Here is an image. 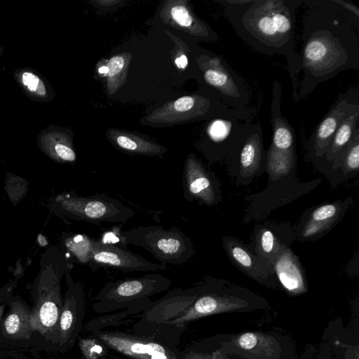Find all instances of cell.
Segmentation results:
<instances>
[{"mask_svg": "<svg viewBox=\"0 0 359 359\" xmlns=\"http://www.w3.org/2000/svg\"><path fill=\"white\" fill-rule=\"evenodd\" d=\"M302 48L298 55L302 81L296 102L340 72L359 68V19L332 0L304 1Z\"/></svg>", "mask_w": 359, "mask_h": 359, "instance_id": "6da1fadb", "label": "cell"}, {"mask_svg": "<svg viewBox=\"0 0 359 359\" xmlns=\"http://www.w3.org/2000/svg\"><path fill=\"white\" fill-rule=\"evenodd\" d=\"M302 0H224L238 36L257 52L286 57L296 100L300 60L294 47L295 10Z\"/></svg>", "mask_w": 359, "mask_h": 359, "instance_id": "7a4b0ae2", "label": "cell"}, {"mask_svg": "<svg viewBox=\"0 0 359 359\" xmlns=\"http://www.w3.org/2000/svg\"><path fill=\"white\" fill-rule=\"evenodd\" d=\"M120 234L122 248L128 245L141 247L163 264H182L194 254L191 239L176 226L168 229L155 225L139 226L121 230Z\"/></svg>", "mask_w": 359, "mask_h": 359, "instance_id": "3957f363", "label": "cell"}, {"mask_svg": "<svg viewBox=\"0 0 359 359\" xmlns=\"http://www.w3.org/2000/svg\"><path fill=\"white\" fill-rule=\"evenodd\" d=\"M171 280L160 273H147L107 283L95 297L93 309L106 313L119 309L147 306L150 297L165 291Z\"/></svg>", "mask_w": 359, "mask_h": 359, "instance_id": "277c9868", "label": "cell"}, {"mask_svg": "<svg viewBox=\"0 0 359 359\" xmlns=\"http://www.w3.org/2000/svg\"><path fill=\"white\" fill-rule=\"evenodd\" d=\"M205 81L212 87L221 100L232 108H245L250 90L243 80L219 56L205 55L201 60Z\"/></svg>", "mask_w": 359, "mask_h": 359, "instance_id": "5b68a950", "label": "cell"}, {"mask_svg": "<svg viewBox=\"0 0 359 359\" xmlns=\"http://www.w3.org/2000/svg\"><path fill=\"white\" fill-rule=\"evenodd\" d=\"M94 338L106 346L133 359H180L173 345L148 337L133 336L112 331L93 332Z\"/></svg>", "mask_w": 359, "mask_h": 359, "instance_id": "8992f818", "label": "cell"}, {"mask_svg": "<svg viewBox=\"0 0 359 359\" xmlns=\"http://www.w3.org/2000/svg\"><path fill=\"white\" fill-rule=\"evenodd\" d=\"M88 264L92 269H113L123 273L168 269L165 264L151 262L125 248L107 245L95 239Z\"/></svg>", "mask_w": 359, "mask_h": 359, "instance_id": "52a82bcc", "label": "cell"}, {"mask_svg": "<svg viewBox=\"0 0 359 359\" xmlns=\"http://www.w3.org/2000/svg\"><path fill=\"white\" fill-rule=\"evenodd\" d=\"M83 317L84 298L82 288L71 282L57 326L56 344L60 351H65L74 344L81 331Z\"/></svg>", "mask_w": 359, "mask_h": 359, "instance_id": "ba28073f", "label": "cell"}, {"mask_svg": "<svg viewBox=\"0 0 359 359\" xmlns=\"http://www.w3.org/2000/svg\"><path fill=\"white\" fill-rule=\"evenodd\" d=\"M359 110V103L347 93L338 96L325 118L319 123L309 141V148L315 156L325 155L340 123L346 116Z\"/></svg>", "mask_w": 359, "mask_h": 359, "instance_id": "9c48e42d", "label": "cell"}, {"mask_svg": "<svg viewBox=\"0 0 359 359\" xmlns=\"http://www.w3.org/2000/svg\"><path fill=\"white\" fill-rule=\"evenodd\" d=\"M246 306V302L241 299L201 292L191 306L169 325L180 327L182 330L183 326L191 320L209 315L236 311Z\"/></svg>", "mask_w": 359, "mask_h": 359, "instance_id": "30bf717a", "label": "cell"}, {"mask_svg": "<svg viewBox=\"0 0 359 359\" xmlns=\"http://www.w3.org/2000/svg\"><path fill=\"white\" fill-rule=\"evenodd\" d=\"M223 344L230 353L247 359H278L280 353L278 342L259 332L241 334Z\"/></svg>", "mask_w": 359, "mask_h": 359, "instance_id": "8fae6325", "label": "cell"}, {"mask_svg": "<svg viewBox=\"0 0 359 359\" xmlns=\"http://www.w3.org/2000/svg\"><path fill=\"white\" fill-rule=\"evenodd\" d=\"M184 198L197 200L208 205L216 201V195L211 177L203 165L191 155L186 160L182 176Z\"/></svg>", "mask_w": 359, "mask_h": 359, "instance_id": "7c38bea8", "label": "cell"}, {"mask_svg": "<svg viewBox=\"0 0 359 359\" xmlns=\"http://www.w3.org/2000/svg\"><path fill=\"white\" fill-rule=\"evenodd\" d=\"M232 148L239 151L241 173L254 174L259 168L263 154L262 128L259 123H250L241 130Z\"/></svg>", "mask_w": 359, "mask_h": 359, "instance_id": "4fadbf2b", "label": "cell"}, {"mask_svg": "<svg viewBox=\"0 0 359 359\" xmlns=\"http://www.w3.org/2000/svg\"><path fill=\"white\" fill-rule=\"evenodd\" d=\"M281 96V85L276 80L273 83L271 105V123L273 132L271 144L279 150L292 151L294 144V130L286 118L282 116Z\"/></svg>", "mask_w": 359, "mask_h": 359, "instance_id": "5bb4252c", "label": "cell"}, {"mask_svg": "<svg viewBox=\"0 0 359 359\" xmlns=\"http://www.w3.org/2000/svg\"><path fill=\"white\" fill-rule=\"evenodd\" d=\"M274 269L281 285L287 292L297 294L306 291L302 269L290 250H284L276 257Z\"/></svg>", "mask_w": 359, "mask_h": 359, "instance_id": "9a60e30c", "label": "cell"}, {"mask_svg": "<svg viewBox=\"0 0 359 359\" xmlns=\"http://www.w3.org/2000/svg\"><path fill=\"white\" fill-rule=\"evenodd\" d=\"M359 110L346 116L340 123L324 156L328 161L334 158L351 142L358 127Z\"/></svg>", "mask_w": 359, "mask_h": 359, "instance_id": "2e32d148", "label": "cell"}, {"mask_svg": "<svg viewBox=\"0 0 359 359\" xmlns=\"http://www.w3.org/2000/svg\"><path fill=\"white\" fill-rule=\"evenodd\" d=\"M339 212V208L334 204H326L316 208L305 226L303 236L311 237L325 230L336 219Z\"/></svg>", "mask_w": 359, "mask_h": 359, "instance_id": "e0dca14e", "label": "cell"}, {"mask_svg": "<svg viewBox=\"0 0 359 359\" xmlns=\"http://www.w3.org/2000/svg\"><path fill=\"white\" fill-rule=\"evenodd\" d=\"M227 248L235 262L252 276L264 278L265 271L260 267L254 257L243 248L237 244H229Z\"/></svg>", "mask_w": 359, "mask_h": 359, "instance_id": "ac0fdd59", "label": "cell"}, {"mask_svg": "<svg viewBox=\"0 0 359 359\" xmlns=\"http://www.w3.org/2000/svg\"><path fill=\"white\" fill-rule=\"evenodd\" d=\"M116 142L119 147L129 151L146 154H159L164 149L161 147L144 142L137 141L126 135H119L116 138Z\"/></svg>", "mask_w": 359, "mask_h": 359, "instance_id": "d6986e66", "label": "cell"}, {"mask_svg": "<svg viewBox=\"0 0 359 359\" xmlns=\"http://www.w3.org/2000/svg\"><path fill=\"white\" fill-rule=\"evenodd\" d=\"M342 161L348 170H357L359 168V128L356 130L350 144L342 150L333 161Z\"/></svg>", "mask_w": 359, "mask_h": 359, "instance_id": "ffe728a7", "label": "cell"}, {"mask_svg": "<svg viewBox=\"0 0 359 359\" xmlns=\"http://www.w3.org/2000/svg\"><path fill=\"white\" fill-rule=\"evenodd\" d=\"M145 306L130 308L114 315H108L95 318L88 322L86 328L92 332L101 330L107 326L115 324L117 321L128 316L130 313H137L140 311L143 310Z\"/></svg>", "mask_w": 359, "mask_h": 359, "instance_id": "44dd1931", "label": "cell"}, {"mask_svg": "<svg viewBox=\"0 0 359 359\" xmlns=\"http://www.w3.org/2000/svg\"><path fill=\"white\" fill-rule=\"evenodd\" d=\"M28 325L33 327L32 318L28 319V315L24 318L21 311L10 313L4 322V331L8 336L15 337L17 334L18 337L21 328L28 327Z\"/></svg>", "mask_w": 359, "mask_h": 359, "instance_id": "7402d4cb", "label": "cell"}, {"mask_svg": "<svg viewBox=\"0 0 359 359\" xmlns=\"http://www.w3.org/2000/svg\"><path fill=\"white\" fill-rule=\"evenodd\" d=\"M96 339L84 338L79 341V346L85 359H100L104 355V347Z\"/></svg>", "mask_w": 359, "mask_h": 359, "instance_id": "603a6c76", "label": "cell"}, {"mask_svg": "<svg viewBox=\"0 0 359 359\" xmlns=\"http://www.w3.org/2000/svg\"><path fill=\"white\" fill-rule=\"evenodd\" d=\"M21 80L30 91L40 95L45 94L43 83L36 74L29 72H24L21 76Z\"/></svg>", "mask_w": 359, "mask_h": 359, "instance_id": "cb8c5ba5", "label": "cell"}, {"mask_svg": "<svg viewBox=\"0 0 359 359\" xmlns=\"http://www.w3.org/2000/svg\"><path fill=\"white\" fill-rule=\"evenodd\" d=\"M172 18L181 26L189 27L192 24L193 18L188 10L182 6H174L170 11Z\"/></svg>", "mask_w": 359, "mask_h": 359, "instance_id": "d4e9b609", "label": "cell"}, {"mask_svg": "<svg viewBox=\"0 0 359 359\" xmlns=\"http://www.w3.org/2000/svg\"><path fill=\"white\" fill-rule=\"evenodd\" d=\"M275 244V237L272 232L269 230H264L259 238V246L264 254L269 255L273 252Z\"/></svg>", "mask_w": 359, "mask_h": 359, "instance_id": "484cf974", "label": "cell"}, {"mask_svg": "<svg viewBox=\"0 0 359 359\" xmlns=\"http://www.w3.org/2000/svg\"><path fill=\"white\" fill-rule=\"evenodd\" d=\"M124 65L123 58L121 56H115L111 58L108 62L109 78H112L119 73Z\"/></svg>", "mask_w": 359, "mask_h": 359, "instance_id": "4316f807", "label": "cell"}, {"mask_svg": "<svg viewBox=\"0 0 359 359\" xmlns=\"http://www.w3.org/2000/svg\"><path fill=\"white\" fill-rule=\"evenodd\" d=\"M55 149L57 154L65 161H74L76 158L73 149L65 144H57Z\"/></svg>", "mask_w": 359, "mask_h": 359, "instance_id": "83f0119b", "label": "cell"}, {"mask_svg": "<svg viewBox=\"0 0 359 359\" xmlns=\"http://www.w3.org/2000/svg\"><path fill=\"white\" fill-rule=\"evenodd\" d=\"M334 3L338 4L341 7H342L344 10L350 12L353 15H354L358 19H359V8L358 7L353 3L349 1L344 0H332Z\"/></svg>", "mask_w": 359, "mask_h": 359, "instance_id": "f1b7e54d", "label": "cell"}, {"mask_svg": "<svg viewBox=\"0 0 359 359\" xmlns=\"http://www.w3.org/2000/svg\"><path fill=\"white\" fill-rule=\"evenodd\" d=\"M180 359H212L211 354L196 352L189 349L180 354Z\"/></svg>", "mask_w": 359, "mask_h": 359, "instance_id": "f546056e", "label": "cell"}, {"mask_svg": "<svg viewBox=\"0 0 359 359\" xmlns=\"http://www.w3.org/2000/svg\"><path fill=\"white\" fill-rule=\"evenodd\" d=\"M175 64L179 68H185L188 65V59L186 55H182L175 60Z\"/></svg>", "mask_w": 359, "mask_h": 359, "instance_id": "4dcf8cb0", "label": "cell"}, {"mask_svg": "<svg viewBox=\"0 0 359 359\" xmlns=\"http://www.w3.org/2000/svg\"><path fill=\"white\" fill-rule=\"evenodd\" d=\"M211 356L212 359H228L227 357L224 355L219 350L212 353Z\"/></svg>", "mask_w": 359, "mask_h": 359, "instance_id": "1f68e13d", "label": "cell"}, {"mask_svg": "<svg viewBox=\"0 0 359 359\" xmlns=\"http://www.w3.org/2000/svg\"><path fill=\"white\" fill-rule=\"evenodd\" d=\"M99 73L102 74H107L109 73V68L107 66H102L99 68Z\"/></svg>", "mask_w": 359, "mask_h": 359, "instance_id": "d6a6232c", "label": "cell"}]
</instances>
